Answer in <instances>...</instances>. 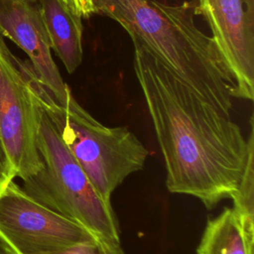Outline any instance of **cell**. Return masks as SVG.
<instances>
[{
	"mask_svg": "<svg viewBox=\"0 0 254 254\" xmlns=\"http://www.w3.org/2000/svg\"><path fill=\"white\" fill-rule=\"evenodd\" d=\"M134 70L166 168V186L207 208L231 198L254 144L232 116V100L197 92L132 41Z\"/></svg>",
	"mask_w": 254,
	"mask_h": 254,
	"instance_id": "6da1fadb",
	"label": "cell"
},
{
	"mask_svg": "<svg viewBox=\"0 0 254 254\" xmlns=\"http://www.w3.org/2000/svg\"><path fill=\"white\" fill-rule=\"evenodd\" d=\"M96 14L117 22L176 76L204 95L232 100L235 82L210 36L194 22V2L92 0Z\"/></svg>",
	"mask_w": 254,
	"mask_h": 254,
	"instance_id": "7a4b0ae2",
	"label": "cell"
},
{
	"mask_svg": "<svg viewBox=\"0 0 254 254\" xmlns=\"http://www.w3.org/2000/svg\"><path fill=\"white\" fill-rule=\"evenodd\" d=\"M38 150L43 166L22 181V190L41 204L99 237L120 243L119 225L111 202L95 190L61 139L44 107L38 131Z\"/></svg>",
	"mask_w": 254,
	"mask_h": 254,
	"instance_id": "3957f363",
	"label": "cell"
},
{
	"mask_svg": "<svg viewBox=\"0 0 254 254\" xmlns=\"http://www.w3.org/2000/svg\"><path fill=\"white\" fill-rule=\"evenodd\" d=\"M43 104L61 139L98 193L111 202L114 190L143 169L148 150L127 127H107L92 117L68 90L63 104Z\"/></svg>",
	"mask_w": 254,
	"mask_h": 254,
	"instance_id": "277c9868",
	"label": "cell"
},
{
	"mask_svg": "<svg viewBox=\"0 0 254 254\" xmlns=\"http://www.w3.org/2000/svg\"><path fill=\"white\" fill-rule=\"evenodd\" d=\"M30 62L14 56L0 40V138L15 177L22 181L43 166L38 131L43 104Z\"/></svg>",
	"mask_w": 254,
	"mask_h": 254,
	"instance_id": "5b68a950",
	"label": "cell"
},
{
	"mask_svg": "<svg viewBox=\"0 0 254 254\" xmlns=\"http://www.w3.org/2000/svg\"><path fill=\"white\" fill-rule=\"evenodd\" d=\"M96 238L81 224L29 196L14 180L0 194V240L12 254H57Z\"/></svg>",
	"mask_w": 254,
	"mask_h": 254,
	"instance_id": "8992f818",
	"label": "cell"
},
{
	"mask_svg": "<svg viewBox=\"0 0 254 254\" xmlns=\"http://www.w3.org/2000/svg\"><path fill=\"white\" fill-rule=\"evenodd\" d=\"M234 82L233 98H254V0H192Z\"/></svg>",
	"mask_w": 254,
	"mask_h": 254,
	"instance_id": "52a82bcc",
	"label": "cell"
},
{
	"mask_svg": "<svg viewBox=\"0 0 254 254\" xmlns=\"http://www.w3.org/2000/svg\"><path fill=\"white\" fill-rule=\"evenodd\" d=\"M0 33L25 52L42 84L63 104L70 88L52 57L39 0H0Z\"/></svg>",
	"mask_w": 254,
	"mask_h": 254,
	"instance_id": "ba28073f",
	"label": "cell"
},
{
	"mask_svg": "<svg viewBox=\"0 0 254 254\" xmlns=\"http://www.w3.org/2000/svg\"><path fill=\"white\" fill-rule=\"evenodd\" d=\"M51 48L72 73L83 58L81 18L70 11L63 0H39Z\"/></svg>",
	"mask_w": 254,
	"mask_h": 254,
	"instance_id": "9c48e42d",
	"label": "cell"
},
{
	"mask_svg": "<svg viewBox=\"0 0 254 254\" xmlns=\"http://www.w3.org/2000/svg\"><path fill=\"white\" fill-rule=\"evenodd\" d=\"M254 233L247 230L240 215L225 206L207 219L196 254H253Z\"/></svg>",
	"mask_w": 254,
	"mask_h": 254,
	"instance_id": "30bf717a",
	"label": "cell"
},
{
	"mask_svg": "<svg viewBox=\"0 0 254 254\" xmlns=\"http://www.w3.org/2000/svg\"><path fill=\"white\" fill-rule=\"evenodd\" d=\"M254 144L250 147L246 166L239 182L237 190L231 197L233 201V209L240 215L245 227L248 231L254 233V215H253V202H254Z\"/></svg>",
	"mask_w": 254,
	"mask_h": 254,
	"instance_id": "8fae6325",
	"label": "cell"
},
{
	"mask_svg": "<svg viewBox=\"0 0 254 254\" xmlns=\"http://www.w3.org/2000/svg\"><path fill=\"white\" fill-rule=\"evenodd\" d=\"M57 254H125L121 244L104 238L73 244Z\"/></svg>",
	"mask_w": 254,
	"mask_h": 254,
	"instance_id": "7c38bea8",
	"label": "cell"
},
{
	"mask_svg": "<svg viewBox=\"0 0 254 254\" xmlns=\"http://www.w3.org/2000/svg\"><path fill=\"white\" fill-rule=\"evenodd\" d=\"M14 178H16L14 170L0 138V194Z\"/></svg>",
	"mask_w": 254,
	"mask_h": 254,
	"instance_id": "4fadbf2b",
	"label": "cell"
},
{
	"mask_svg": "<svg viewBox=\"0 0 254 254\" xmlns=\"http://www.w3.org/2000/svg\"><path fill=\"white\" fill-rule=\"evenodd\" d=\"M66 7L81 19H88L96 14L92 0H63Z\"/></svg>",
	"mask_w": 254,
	"mask_h": 254,
	"instance_id": "5bb4252c",
	"label": "cell"
},
{
	"mask_svg": "<svg viewBox=\"0 0 254 254\" xmlns=\"http://www.w3.org/2000/svg\"><path fill=\"white\" fill-rule=\"evenodd\" d=\"M0 254H12V252L6 247V245L0 240Z\"/></svg>",
	"mask_w": 254,
	"mask_h": 254,
	"instance_id": "9a60e30c",
	"label": "cell"
},
{
	"mask_svg": "<svg viewBox=\"0 0 254 254\" xmlns=\"http://www.w3.org/2000/svg\"><path fill=\"white\" fill-rule=\"evenodd\" d=\"M0 40H4V38H3V36L1 35V33H0Z\"/></svg>",
	"mask_w": 254,
	"mask_h": 254,
	"instance_id": "2e32d148",
	"label": "cell"
}]
</instances>
